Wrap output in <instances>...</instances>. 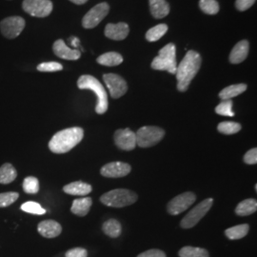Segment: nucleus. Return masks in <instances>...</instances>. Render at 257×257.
I'll return each mask as SVG.
<instances>
[{"instance_id":"bb28decb","label":"nucleus","mask_w":257,"mask_h":257,"mask_svg":"<svg viewBox=\"0 0 257 257\" xmlns=\"http://www.w3.org/2000/svg\"><path fill=\"white\" fill-rule=\"evenodd\" d=\"M249 227L248 224H242L234 226L225 230V234L230 240H238L245 237L248 234Z\"/></svg>"},{"instance_id":"423d86ee","label":"nucleus","mask_w":257,"mask_h":257,"mask_svg":"<svg viewBox=\"0 0 257 257\" xmlns=\"http://www.w3.org/2000/svg\"><path fill=\"white\" fill-rule=\"evenodd\" d=\"M165 132L163 128L155 126H145L139 128L137 134V146L150 148L155 146L164 138Z\"/></svg>"},{"instance_id":"f257e3e1","label":"nucleus","mask_w":257,"mask_h":257,"mask_svg":"<svg viewBox=\"0 0 257 257\" xmlns=\"http://www.w3.org/2000/svg\"><path fill=\"white\" fill-rule=\"evenodd\" d=\"M201 66V56L194 52L190 51L185 55L183 60L176 68L177 89L180 92H186L193 78L198 73Z\"/></svg>"},{"instance_id":"6ab92c4d","label":"nucleus","mask_w":257,"mask_h":257,"mask_svg":"<svg viewBox=\"0 0 257 257\" xmlns=\"http://www.w3.org/2000/svg\"><path fill=\"white\" fill-rule=\"evenodd\" d=\"M150 9L155 19H163L170 13V5L166 0H149Z\"/></svg>"},{"instance_id":"c9c22d12","label":"nucleus","mask_w":257,"mask_h":257,"mask_svg":"<svg viewBox=\"0 0 257 257\" xmlns=\"http://www.w3.org/2000/svg\"><path fill=\"white\" fill-rule=\"evenodd\" d=\"M37 70L39 72L44 73H52V72H58L63 70V66L58 62H44L37 66Z\"/></svg>"},{"instance_id":"39448f33","label":"nucleus","mask_w":257,"mask_h":257,"mask_svg":"<svg viewBox=\"0 0 257 257\" xmlns=\"http://www.w3.org/2000/svg\"><path fill=\"white\" fill-rule=\"evenodd\" d=\"M138 200V194L126 189H116L104 193L100 198L104 205L112 208H123Z\"/></svg>"},{"instance_id":"4468645a","label":"nucleus","mask_w":257,"mask_h":257,"mask_svg":"<svg viewBox=\"0 0 257 257\" xmlns=\"http://www.w3.org/2000/svg\"><path fill=\"white\" fill-rule=\"evenodd\" d=\"M131 166L124 163V162H110L104 167H102L101 175L105 177H110V178H118L126 176L131 173Z\"/></svg>"},{"instance_id":"f704fd0d","label":"nucleus","mask_w":257,"mask_h":257,"mask_svg":"<svg viewBox=\"0 0 257 257\" xmlns=\"http://www.w3.org/2000/svg\"><path fill=\"white\" fill-rule=\"evenodd\" d=\"M19 197V193H14V192L0 193V208L8 207L13 203L16 202Z\"/></svg>"},{"instance_id":"cd10ccee","label":"nucleus","mask_w":257,"mask_h":257,"mask_svg":"<svg viewBox=\"0 0 257 257\" xmlns=\"http://www.w3.org/2000/svg\"><path fill=\"white\" fill-rule=\"evenodd\" d=\"M178 255L179 257H210L207 249L191 246L181 248L178 252Z\"/></svg>"},{"instance_id":"2eb2a0df","label":"nucleus","mask_w":257,"mask_h":257,"mask_svg":"<svg viewBox=\"0 0 257 257\" xmlns=\"http://www.w3.org/2000/svg\"><path fill=\"white\" fill-rule=\"evenodd\" d=\"M53 50L56 56L66 60H77L81 56L80 51L69 48L62 39H58L55 41Z\"/></svg>"},{"instance_id":"473e14b6","label":"nucleus","mask_w":257,"mask_h":257,"mask_svg":"<svg viewBox=\"0 0 257 257\" xmlns=\"http://www.w3.org/2000/svg\"><path fill=\"white\" fill-rule=\"evenodd\" d=\"M21 210L28 213L31 214H37V215H42L46 212V210L43 209L40 204L37 202H33V201H29V202L24 203L21 206Z\"/></svg>"},{"instance_id":"1a4fd4ad","label":"nucleus","mask_w":257,"mask_h":257,"mask_svg":"<svg viewBox=\"0 0 257 257\" xmlns=\"http://www.w3.org/2000/svg\"><path fill=\"white\" fill-rule=\"evenodd\" d=\"M110 7L106 2H102L90 10L82 19L83 27L92 29L96 27L109 14Z\"/></svg>"},{"instance_id":"20e7f679","label":"nucleus","mask_w":257,"mask_h":257,"mask_svg":"<svg viewBox=\"0 0 257 257\" xmlns=\"http://www.w3.org/2000/svg\"><path fill=\"white\" fill-rule=\"evenodd\" d=\"M152 68L157 71H167L171 74L176 73V49L175 44L170 43L163 47L152 62Z\"/></svg>"},{"instance_id":"393cba45","label":"nucleus","mask_w":257,"mask_h":257,"mask_svg":"<svg viewBox=\"0 0 257 257\" xmlns=\"http://www.w3.org/2000/svg\"><path fill=\"white\" fill-rule=\"evenodd\" d=\"M123 62V57L122 55H119L118 53L114 52H110L106 53L104 55H100L97 58V63H99L103 66H108V67H113L121 64Z\"/></svg>"},{"instance_id":"f03ea898","label":"nucleus","mask_w":257,"mask_h":257,"mask_svg":"<svg viewBox=\"0 0 257 257\" xmlns=\"http://www.w3.org/2000/svg\"><path fill=\"white\" fill-rule=\"evenodd\" d=\"M84 131L79 127L65 128L52 138L49 142V148L54 154H66L81 142Z\"/></svg>"},{"instance_id":"79ce46f5","label":"nucleus","mask_w":257,"mask_h":257,"mask_svg":"<svg viewBox=\"0 0 257 257\" xmlns=\"http://www.w3.org/2000/svg\"><path fill=\"white\" fill-rule=\"evenodd\" d=\"M70 1H72L73 3L76 4V5H82V4H85L88 0H70Z\"/></svg>"},{"instance_id":"4be33fe9","label":"nucleus","mask_w":257,"mask_h":257,"mask_svg":"<svg viewBox=\"0 0 257 257\" xmlns=\"http://www.w3.org/2000/svg\"><path fill=\"white\" fill-rule=\"evenodd\" d=\"M247 90L246 84H235L230 85L229 87L223 89L219 93V97L222 100H230L231 98L238 96L239 94L243 93Z\"/></svg>"},{"instance_id":"7c9ffc66","label":"nucleus","mask_w":257,"mask_h":257,"mask_svg":"<svg viewBox=\"0 0 257 257\" xmlns=\"http://www.w3.org/2000/svg\"><path fill=\"white\" fill-rule=\"evenodd\" d=\"M199 7L207 15H216L219 12V4L216 0H200Z\"/></svg>"},{"instance_id":"4c0bfd02","label":"nucleus","mask_w":257,"mask_h":257,"mask_svg":"<svg viewBox=\"0 0 257 257\" xmlns=\"http://www.w3.org/2000/svg\"><path fill=\"white\" fill-rule=\"evenodd\" d=\"M244 162L249 164V165H253L257 163V149H251L249 150L248 153L244 156Z\"/></svg>"},{"instance_id":"a19ab883","label":"nucleus","mask_w":257,"mask_h":257,"mask_svg":"<svg viewBox=\"0 0 257 257\" xmlns=\"http://www.w3.org/2000/svg\"><path fill=\"white\" fill-rule=\"evenodd\" d=\"M70 42H71V45L74 47V48H77V47L80 46V45H79L80 41H79V39H78L77 37H71V38H70Z\"/></svg>"},{"instance_id":"7ed1b4c3","label":"nucleus","mask_w":257,"mask_h":257,"mask_svg":"<svg viewBox=\"0 0 257 257\" xmlns=\"http://www.w3.org/2000/svg\"><path fill=\"white\" fill-rule=\"evenodd\" d=\"M77 87L81 90H91L97 96V104L95 111L98 114L105 113L108 110V95L103 85L95 77L85 74L79 77L77 81Z\"/></svg>"},{"instance_id":"5701e85b","label":"nucleus","mask_w":257,"mask_h":257,"mask_svg":"<svg viewBox=\"0 0 257 257\" xmlns=\"http://www.w3.org/2000/svg\"><path fill=\"white\" fill-rule=\"evenodd\" d=\"M256 210V200L253 198H248V199H245L242 202L239 203L235 209V212L240 216H247V215L255 212Z\"/></svg>"},{"instance_id":"a211bd4d","label":"nucleus","mask_w":257,"mask_h":257,"mask_svg":"<svg viewBox=\"0 0 257 257\" xmlns=\"http://www.w3.org/2000/svg\"><path fill=\"white\" fill-rule=\"evenodd\" d=\"M248 42L247 40H242L233 47L230 55V63L239 64L243 62L248 54Z\"/></svg>"},{"instance_id":"9b49d317","label":"nucleus","mask_w":257,"mask_h":257,"mask_svg":"<svg viewBox=\"0 0 257 257\" xmlns=\"http://www.w3.org/2000/svg\"><path fill=\"white\" fill-rule=\"evenodd\" d=\"M195 199L196 197L193 193L187 192V193H181L175 196L172 201H170L168 204L167 210L172 215L180 214L181 212L188 210L194 203Z\"/></svg>"},{"instance_id":"9d476101","label":"nucleus","mask_w":257,"mask_h":257,"mask_svg":"<svg viewBox=\"0 0 257 257\" xmlns=\"http://www.w3.org/2000/svg\"><path fill=\"white\" fill-rule=\"evenodd\" d=\"M25 28V20L21 17H10L0 22V32L3 37L14 39L19 37Z\"/></svg>"},{"instance_id":"ddd939ff","label":"nucleus","mask_w":257,"mask_h":257,"mask_svg":"<svg viewBox=\"0 0 257 257\" xmlns=\"http://www.w3.org/2000/svg\"><path fill=\"white\" fill-rule=\"evenodd\" d=\"M114 142L121 150L132 151L137 147L136 134L130 128L117 130L114 134Z\"/></svg>"},{"instance_id":"c756f323","label":"nucleus","mask_w":257,"mask_h":257,"mask_svg":"<svg viewBox=\"0 0 257 257\" xmlns=\"http://www.w3.org/2000/svg\"><path fill=\"white\" fill-rule=\"evenodd\" d=\"M217 130L223 135H234V134H237L241 130V125L236 122L225 121V122L219 123Z\"/></svg>"},{"instance_id":"2f4dec72","label":"nucleus","mask_w":257,"mask_h":257,"mask_svg":"<svg viewBox=\"0 0 257 257\" xmlns=\"http://www.w3.org/2000/svg\"><path fill=\"white\" fill-rule=\"evenodd\" d=\"M23 190L26 193L35 194L39 191V181L35 176H28L23 181Z\"/></svg>"},{"instance_id":"ea45409f","label":"nucleus","mask_w":257,"mask_h":257,"mask_svg":"<svg viewBox=\"0 0 257 257\" xmlns=\"http://www.w3.org/2000/svg\"><path fill=\"white\" fill-rule=\"evenodd\" d=\"M138 257H167L166 256L165 252L160 250V249H156V248H153V249H149L146 250L142 253H140Z\"/></svg>"},{"instance_id":"72a5a7b5","label":"nucleus","mask_w":257,"mask_h":257,"mask_svg":"<svg viewBox=\"0 0 257 257\" xmlns=\"http://www.w3.org/2000/svg\"><path fill=\"white\" fill-rule=\"evenodd\" d=\"M231 108H232L231 100H223L215 108V112L224 116H234V112L232 111Z\"/></svg>"},{"instance_id":"f3484780","label":"nucleus","mask_w":257,"mask_h":257,"mask_svg":"<svg viewBox=\"0 0 257 257\" xmlns=\"http://www.w3.org/2000/svg\"><path fill=\"white\" fill-rule=\"evenodd\" d=\"M130 28L126 23L108 24L105 28V36L112 40H123L128 37Z\"/></svg>"},{"instance_id":"aec40b11","label":"nucleus","mask_w":257,"mask_h":257,"mask_svg":"<svg viewBox=\"0 0 257 257\" xmlns=\"http://www.w3.org/2000/svg\"><path fill=\"white\" fill-rule=\"evenodd\" d=\"M92 186L90 184L84 183L82 181H76L68 184L63 188L65 193L71 195L85 196L92 192Z\"/></svg>"},{"instance_id":"0eeeda50","label":"nucleus","mask_w":257,"mask_h":257,"mask_svg":"<svg viewBox=\"0 0 257 257\" xmlns=\"http://www.w3.org/2000/svg\"><path fill=\"white\" fill-rule=\"evenodd\" d=\"M212 204V198H207L203 200L202 202L199 203L184 217L180 224L181 227L183 229H191L194 227L208 213V211H210Z\"/></svg>"},{"instance_id":"e433bc0d","label":"nucleus","mask_w":257,"mask_h":257,"mask_svg":"<svg viewBox=\"0 0 257 257\" xmlns=\"http://www.w3.org/2000/svg\"><path fill=\"white\" fill-rule=\"evenodd\" d=\"M65 257H88V251L83 248H71L65 253Z\"/></svg>"},{"instance_id":"dca6fc26","label":"nucleus","mask_w":257,"mask_h":257,"mask_svg":"<svg viewBox=\"0 0 257 257\" xmlns=\"http://www.w3.org/2000/svg\"><path fill=\"white\" fill-rule=\"evenodd\" d=\"M37 230L45 238H55L61 233L62 227L56 221L44 220L38 224Z\"/></svg>"},{"instance_id":"f8f14e48","label":"nucleus","mask_w":257,"mask_h":257,"mask_svg":"<svg viewBox=\"0 0 257 257\" xmlns=\"http://www.w3.org/2000/svg\"><path fill=\"white\" fill-rule=\"evenodd\" d=\"M103 80L106 83L112 98H119L128 91L127 83L118 74H104Z\"/></svg>"},{"instance_id":"b1692460","label":"nucleus","mask_w":257,"mask_h":257,"mask_svg":"<svg viewBox=\"0 0 257 257\" xmlns=\"http://www.w3.org/2000/svg\"><path fill=\"white\" fill-rule=\"evenodd\" d=\"M17 176L18 173L12 164L5 163L0 167V184L12 183L16 180Z\"/></svg>"},{"instance_id":"6e6552de","label":"nucleus","mask_w":257,"mask_h":257,"mask_svg":"<svg viewBox=\"0 0 257 257\" xmlns=\"http://www.w3.org/2000/svg\"><path fill=\"white\" fill-rule=\"evenodd\" d=\"M22 8L32 17L46 18L53 11V3L51 0H24Z\"/></svg>"},{"instance_id":"58836bf2","label":"nucleus","mask_w":257,"mask_h":257,"mask_svg":"<svg viewBox=\"0 0 257 257\" xmlns=\"http://www.w3.org/2000/svg\"><path fill=\"white\" fill-rule=\"evenodd\" d=\"M255 1L256 0H236L235 6L238 11L244 12L246 10L249 9L255 3Z\"/></svg>"},{"instance_id":"c85d7f7f","label":"nucleus","mask_w":257,"mask_h":257,"mask_svg":"<svg viewBox=\"0 0 257 257\" xmlns=\"http://www.w3.org/2000/svg\"><path fill=\"white\" fill-rule=\"evenodd\" d=\"M167 31H168V26L166 24H159L148 31L146 38L150 42H155L163 37L167 33Z\"/></svg>"},{"instance_id":"412c9836","label":"nucleus","mask_w":257,"mask_h":257,"mask_svg":"<svg viewBox=\"0 0 257 257\" xmlns=\"http://www.w3.org/2000/svg\"><path fill=\"white\" fill-rule=\"evenodd\" d=\"M92 200L90 197H83L75 199L71 208L72 212L78 216H85L90 211L92 207Z\"/></svg>"},{"instance_id":"a878e982","label":"nucleus","mask_w":257,"mask_h":257,"mask_svg":"<svg viewBox=\"0 0 257 257\" xmlns=\"http://www.w3.org/2000/svg\"><path fill=\"white\" fill-rule=\"evenodd\" d=\"M102 230L104 233L111 238L118 237L122 232V227L121 224L115 219H109L103 224Z\"/></svg>"}]
</instances>
